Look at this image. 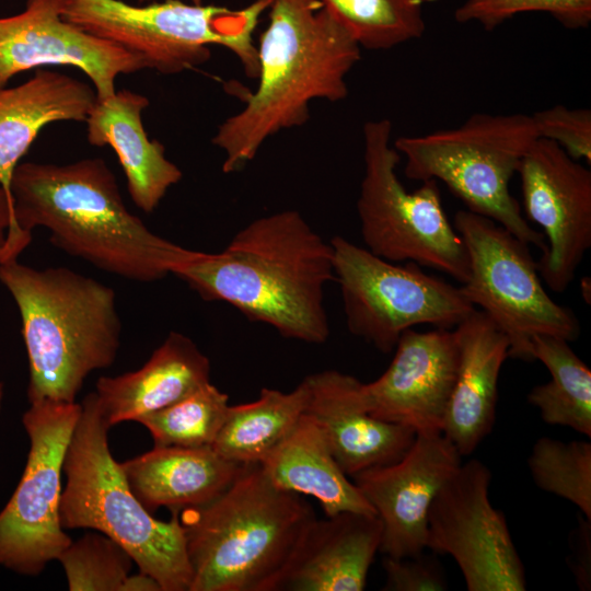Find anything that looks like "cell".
Instances as JSON below:
<instances>
[{"label": "cell", "instance_id": "6da1fadb", "mask_svg": "<svg viewBox=\"0 0 591 591\" xmlns=\"http://www.w3.org/2000/svg\"><path fill=\"white\" fill-rule=\"evenodd\" d=\"M174 275L205 301L227 302L286 338L323 344L329 336L333 247L297 210L253 220L221 252H201Z\"/></svg>", "mask_w": 591, "mask_h": 591}, {"label": "cell", "instance_id": "7a4b0ae2", "mask_svg": "<svg viewBox=\"0 0 591 591\" xmlns=\"http://www.w3.org/2000/svg\"><path fill=\"white\" fill-rule=\"evenodd\" d=\"M10 194L22 231L45 228L57 248L127 280L164 279L201 253L155 234L130 212L100 158L63 165L19 163Z\"/></svg>", "mask_w": 591, "mask_h": 591}, {"label": "cell", "instance_id": "3957f363", "mask_svg": "<svg viewBox=\"0 0 591 591\" xmlns=\"http://www.w3.org/2000/svg\"><path fill=\"white\" fill-rule=\"evenodd\" d=\"M257 47L258 85L235 90L244 107L217 129L212 143L224 153L222 171H241L264 142L309 119L313 100L348 95L346 77L360 60L354 36L316 0H271Z\"/></svg>", "mask_w": 591, "mask_h": 591}, {"label": "cell", "instance_id": "277c9868", "mask_svg": "<svg viewBox=\"0 0 591 591\" xmlns=\"http://www.w3.org/2000/svg\"><path fill=\"white\" fill-rule=\"evenodd\" d=\"M302 495L247 464L206 505L179 511L192 569L189 591H275L310 524Z\"/></svg>", "mask_w": 591, "mask_h": 591}, {"label": "cell", "instance_id": "5b68a950", "mask_svg": "<svg viewBox=\"0 0 591 591\" xmlns=\"http://www.w3.org/2000/svg\"><path fill=\"white\" fill-rule=\"evenodd\" d=\"M0 282L16 303L26 347L30 403H73L85 379L111 367L121 321L113 288L66 267L0 264Z\"/></svg>", "mask_w": 591, "mask_h": 591}, {"label": "cell", "instance_id": "8992f818", "mask_svg": "<svg viewBox=\"0 0 591 591\" xmlns=\"http://www.w3.org/2000/svg\"><path fill=\"white\" fill-rule=\"evenodd\" d=\"M108 429L90 393L81 404L63 457L61 525L108 536L162 591H189L192 569L179 511H172L170 521H161L142 506L111 453Z\"/></svg>", "mask_w": 591, "mask_h": 591}, {"label": "cell", "instance_id": "52a82bcc", "mask_svg": "<svg viewBox=\"0 0 591 591\" xmlns=\"http://www.w3.org/2000/svg\"><path fill=\"white\" fill-rule=\"evenodd\" d=\"M271 0H254L241 9L183 0L134 5L121 0H65L66 21L95 37L140 55L162 74L201 66L211 45L229 49L248 78L258 77L253 34Z\"/></svg>", "mask_w": 591, "mask_h": 591}, {"label": "cell", "instance_id": "ba28073f", "mask_svg": "<svg viewBox=\"0 0 591 591\" xmlns=\"http://www.w3.org/2000/svg\"><path fill=\"white\" fill-rule=\"evenodd\" d=\"M537 138L531 115L477 113L455 128L399 137L394 148L405 157L408 178L442 182L468 211L496 221L544 253L543 233L528 223L509 189L522 158Z\"/></svg>", "mask_w": 591, "mask_h": 591}, {"label": "cell", "instance_id": "9c48e42d", "mask_svg": "<svg viewBox=\"0 0 591 591\" xmlns=\"http://www.w3.org/2000/svg\"><path fill=\"white\" fill-rule=\"evenodd\" d=\"M364 174L357 200L361 236L374 255L392 263L413 262L442 271L461 285L470 276L464 242L449 221L434 179L409 193L396 166L387 118L363 125Z\"/></svg>", "mask_w": 591, "mask_h": 591}, {"label": "cell", "instance_id": "30bf717a", "mask_svg": "<svg viewBox=\"0 0 591 591\" xmlns=\"http://www.w3.org/2000/svg\"><path fill=\"white\" fill-rule=\"evenodd\" d=\"M453 227L470 259V276L460 290L505 334L509 357L533 361L532 339L537 335L567 341L579 337V321L545 291L528 244L468 210L456 212Z\"/></svg>", "mask_w": 591, "mask_h": 591}, {"label": "cell", "instance_id": "8fae6325", "mask_svg": "<svg viewBox=\"0 0 591 591\" xmlns=\"http://www.w3.org/2000/svg\"><path fill=\"white\" fill-rule=\"evenodd\" d=\"M349 332L389 354L401 335L416 325L452 329L476 308L460 287L407 262L381 258L343 236L331 240Z\"/></svg>", "mask_w": 591, "mask_h": 591}, {"label": "cell", "instance_id": "7c38bea8", "mask_svg": "<svg viewBox=\"0 0 591 591\" xmlns=\"http://www.w3.org/2000/svg\"><path fill=\"white\" fill-rule=\"evenodd\" d=\"M81 404L30 403L22 416L30 449L21 479L0 510V566L37 576L71 543L60 522L63 457Z\"/></svg>", "mask_w": 591, "mask_h": 591}, {"label": "cell", "instance_id": "4fadbf2b", "mask_svg": "<svg viewBox=\"0 0 591 591\" xmlns=\"http://www.w3.org/2000/svg\"><path fill=\"white\" fill-rule=\"evenodd\" d=\"M490 482L483 462L460 464L430 506L426 549L450 555L468 591H523L524 566L503 513L490 502Z\"/></svg>", "mask_w": 591, "mask_h": 591}, {"label": "cell", "instance_id": "5bb4252c", "mask_svg": "<svg viewBox=\"0 0 591 591\" xmlns=\"http://www.w3.org/2000/svg\"><path fill=\"white\" fill-rule=\"evenodd\" d=\"M517 173L525 213L547 240L537 262L541 279L563 292L591 246V172L556 142L537 138Z\"/></svg>", "mask_w": 591, "mask_h": 591}, {"label": "cell", "instance_id": "9a60e30c", "mask_svg": "<svg viewBox=\"0 0 591 591\" xmlns=\"http://www.w3.org/2000/svg\"><path fill=\"white\" fill-rule=\"evenodd\" d=\"M63 1L26 0L24 11L0 18V89L31 69L70 66L90 79L103 100L115 93L119 74L149 68L140 55L66 21Z\"/></svg>", "mask_w": 591, "mask_h": 591}, {"label": "cell", "instance_id": "2e32d148", "mask_svg": "<svg viewBox=\"0 0 591 591\" xmlns=\"http://www.w3.org/2000/svg\"><path fill=\"white\" fill-rule=\"evenodd\" d=\"M461 463L443 433L416 434L397 462L351 477L382 523L379 552L393 558L424 553L430 506Z\"/></svg>", "mask_w": 591, "mask_h": 591}, {"label": "cell", "instance_id": "e0dca14e", "mask_svg": "<svg viewBox=\"0 0 591 591\" xmlns=\"http://www.w3.org/2000/svg\"><path fill=\"white\" fill-rule=\"evenodd\" d=\"M394 350L387 369L373 382L362 383L368 412L416 434L442 433L459 363L454 331L409 328Z\"/></svg>", "mask_w": 591, "mask_h": 591}, {"label": "cell", "instance_id": "ac0fdd59", "mask_svg": "<svg viewBox=\"0 0 591 591\" xmlns=\"http://www.w3.org/2000/svg\"><path fill=\"white\" fill-rule=\"evenodd\" d=\"M308 414L321 429L344 473L355 475L401 460L413 444L414 430L373 417L367 409L360 382L336 370L304 378Z\"/></svg>", "mask_w": 591, "mask_h": 591}, {"label": "cell", "instance_id": "d6986e66", "mask_svg": "<svg viewBox=\"0 0 591 591\" xmlns=\"http://www.w3.org/2000/svg\"><path fill=\"white\" fill-rule=\"evenodd\" d=\"M381 538L376 514L343 511L315 519L275 591H361Z\"/></svg>", "mask_w": 591, "mask_h": 591}, {"label": "cell", "instance_id": "ffe728a7", "mask_svg": "<svg viewBox=\"0 0 591 591\" xmlns=\"http://www.w3.org/2000/svg\"><path fill=\"white\" fill-rule=\"evenodd\" d=\"M459 347L456 378L442 433L461 456L473 453L496 419L498 380L509 341L477 308L454 327Z\"/></svg>", "mask_w": 591, "mask_h": 591}, {"label": "cell", "instance_id": "44dd1931", "mask_svg": "<svg viewBox=\"0 0 591 591\" xmlns=\"http://www.w3.org/2000/svg\"><path fill=\"white\" fill-rule=\"evenodd\" d=\"M209 382L208 357L189 337L171 332L141 368L101 376L93 393L111 428L167 407Z\"/></svg>", "mask_w": 591, "mask_h": 591}, {"label": "cell", "instance_id": "7402d4cb", "mask_svg": "<svg viewBox=\"0 0 591 591\" xmlns=\"http://www.w3.org/2000/svg\"><path fill=\"white\" fill-rule=\"evenodd\" d=\"M148 106L149 99L140 93L115 91L106 99H96L85 123L90 144L108 146L115 151L134 204L152 212L183 173L166 158L164 146L149 139L141 118Z\"/></svg>", "mask_w": 591, "mask_h": 591}, {"label": "cell", "instance_id": "603a6c76", "mask_svg": "<svg viewBox=\"0 0 591 591\" xmlns=\"http://www.w3.org/2000/svg\"><path fill=\"white\" fill-rule=\"evenodd\" d=\"M138 500L149 511H182L208 503L240 475L245 465L229 461L212 447H153L119 463Z\"/></svg>", "mask_w": 591, "mask_h": 591}, {"label": "cell", "instance_id": "cb8c5ba5", "mask_svg": "<svg viewBox=\"0 0 591 591\" xmlns=\"http://www.w3.org/2000/svg\"><path fill=\"white\" fill-rule=\"evenodd\" d=\"M96 99L89 84L48 69L0 89V186L10 196L14 169L40 130L55 121H85Z\"/></svg>", "mask_w": 591, "mask_h": 591}, {"label": "cell", "instance_id": "d4e9b609", "mask_svg": "<svg viewBox=\"0 0 591 591\" xmlns=\"http://www.w3.org/2000/svg\"><path fill=\"white\" fill-rule=\"evenodd\" d=\"M260 466L277 487L316 499L325 517L343 511L376 514L308 414Z\"/></svg>", "mask_w": 591, "mask_h": 591}, {"label": "cell", "instance_id": "484cf974", "mask_svg": "<svg viewBox=\"0 0 591 591\" xmlns=\"http://www.w3.org/2000/svg\"><path fill=\"white\" fill-rule=\"evenodd\" d=\"M308 402L304 379L290 392L264 387L256 401L230 406L212 448L229 461L260 464L294 429Z\"/></svg>", "mask_w": 591, "mask_h": 591}, {"label": "cell", "instance_id": "4316f807", "mask_svg": "<svg viewBox=\"0 0 591 591\" xmlns=\"http://www.w3.org/2000/svg\"><path fill=\"white\" fill-rule=\"evenodd\" d=\"M534 360L548 370L551 380L534 386L528 402L544 422L568 427L591 438V371L570 348L569 341L547 335L532 339Z\"/></svg>", "mask_w": 591, "mask_h": 591}, {"label": "cell", "instance_id": "83f0119b", "mask_svg": "<svg viewBox=\"0 0 591 591\" xmlns=\"http://www.w3.org/2000/svg\"><path fill=\"white\" fill-rule=\"evenodd\" d=\"M361 48L385 50L420 38L422 0H316Z\"/></svg>", "mask_w": 591, "mask_h": 591}, {"label": "cell", "instance_id": "f1b7e54d", "mask_svg": "<svg viewBox=\"0 0 591 591\" xmlns=\"http://www.w3.org/2000/svg\"><path fill=\"white\" fill-rule=\"evenodd\" d=\"M230 406L228 394L209 382L137 421L149 430L155 447H212Z\"/></svg>", "mask_w": 591, "mask_h": 591}, {"label": "cell", "instance_id": "f546056e", "mask_svg": "<svg viewBox=\"0 0 591 591\" xmlns=\"http://www.w3.org/2000/svg\"><path fill=\"white\" fill-rule=\"evenodd\" d=\"M528 466L534 484L564 498L591 520V443L541 437L532 447Z\"/></svg>", "mask_w": 591, "mask_h": 591}, {"label": "cell", "instance_id": "4dcf8cb0", "mask_svg": "<svg viewBox=\"0 0 591 591\" xmlns=\"http://www.w3.org/2000/svg\"><path fill=\"white\" fill-rule=\"evenodd\" d=\"M70 591H123L132 557L102 533H86L61 552L58 559Z\"/></svg>", "mask_w": 591, "mask_h": 591}, {"label": "cell", "instance_id": "1f68e13d", "mask_svg": "<svg viewBox=\"0 0 591 591\" xmlns=\"http://www.w3.org/2000/svg\"><path fill=\"white\" fill-rule=\"evenodd\" d=\"M544 12L568 30L591 23V0H465L454 11L459 23L476 22L493 31L520 13Z\"/></svg>", "mask_w": 591, "mask_h": 591}, {"label": "cell", "instance_id": "d6a6232c", "mask_svg": "<svg viewBox=\"0 0 591 591\" xmlns=\"http://www.w3.org/2000/svg\"><path fill=\"white\" fill-rule=\"evenodd\" d=\"M538 135L556 142L570 158L591 163V111L564 105L531 115Z\"/></svg>", "mask_w": 591, "mask_h": 591}, {"label": "cell", "instance_id": "836d02e7", "mask_svg": "<svg viewBox=\"0 0 591 591\" xmlns=\"http://www.w3.org/2000/svg\"><path fill=\"white\" fill-rule=\"evenodd\" d=\"M385 571L384 590L387 591H442L448 589L439 561L425 556L393 558L385 556L382 561Z\"/></svg>", "mask_w": 591, "mask_h": 591}, {"label": "cell", "instance_id": "e575fe53", "mask_svg": "<svg viewBox=\"0 0 591 591\" xmlns=\"http://www.w3.org/2000/svg\"><path fill=\"white\" fill-rule=\"evenodd\" d=\"M31 242L32 234L22 231L14 220L11 196L0 186V264L18 259Z\"/></svg>", "mask_w": 591, "mask_h": 591}, {"label": "cell", "instance_id": "d590c367", "mask_svg": "<svg viewBox=\"0 0 591 591\" xmlns=\"http://www.w3.org/2000/svg\"><path fill=\"white\" fill-rule=\"evenodd\" d=\"M578 524L570 533L569 566L580 590L591 589V520L578 515Z\"/></svg>", "mask_w": 591, "mask_h": 591}, {"label": "cell", "instance_id": "8d00e7d4", "mask_svg": "<svg viewBox=\"0 0 591 591\" xmlns=\"http://www.w3.org/2000/svg\"><path fill=\"white\" fill-rule=\"evenodd\" d=\"M123 591H162V589L154 578L139 571L137 575H129Z\"/></svg>", "mask_w": 591, "mask_h": 591}, {"label": "cell", "instance_id": "74e56055", "mask_svg": "<svg viewBox=\"0 0 591 591\" xmlns=\"http://www.w3.org/2000/svg\"><path fill=\"white\" fill-rule=\"evenodd\" d=\"M152 1H157V0H138L139 3H147V2H152ZM188 2H193V3H202V0H187Z\"/></svg>", "mask_w": 591, "mask_h": 591}, {"label": "cell", "instance_id": "f35d334b", "mask_svg": "<svg viewBox=\"0 0 591 591\" xmlns=\"http://www.w3.org/2000/svg\"><path fill=\"white\" fill-rule=\"evenodd\" d=\"M2 398H3V384L0 382V408H1Z\"/></svg>", "mask_w": 591, "mask_h": 591}]
</instances>
